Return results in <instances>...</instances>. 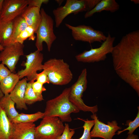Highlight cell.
<instances>
[{
  "label": "cell",
  "instance_id": "obj_1",
  "mask_svg": "<svg viewBox=\"0 0 139 139\" xmlns=\"http://www.w3.org/2000/svg\"><path fill=\"white\" fill-rule=\"evenodd\" d=\"M119 77L139 95V30L123 36L111 53Z\"/></svg>",
  "mask_w": 139,
  "mask_h": 139
},
{
  "label": "cell",
  "instance_id": "obj_2",
  "mask_svg": "<svg viewBox=\"0 0 139 139\" xmlns=\"http://www.w3.org/2000/svg\"><path fill=\"white\" fill-rule=\"evenodd\" d=\"M71 90V87L66 88L58 96L46 102L44 117H57L63 122L72 121L71 114L80 110L69 100Z\"/></svg>",
  "mask_w": 139,
  "mask_h": 139
},
{
  "label": "cell",
  "instance_id": "obj_3",
  "mask_svg": "<svg viewBox=\"0 0 139 139\" xmlns=\"http://www.w3.org/2000/svg\"><path fill=\"white\" fill-rule=\"evenodd\" d=\"M49 83L62 85L68 84L72 80L73 74L69 65L62 59L51 58L43 65Z\"/></svg>",
  "mask_w": 139,
  "mask_h": 139
},
{
  "label": "cell",
  "instance_id": "obj_4",
  "mask_svg": "<svg viewBox=\"0 0 139 139\" xmlns=\"http://www.w3.org/2000/svg\"><path fill=\"white\" fill-rule=\"evenodd\" d=\"M40 13L41 20L35 32L36 34L35 46L37 50L41 51L43 50V44L44 42L47 45L48 51L50 52L57 38L54 32V20L43 8L40 9Z\"/></svg>",
  "mask_w": 139,
  "mask_h": 139
},
{
  "label": "cell",
  "instance_id": "obj_5",
  "mask_svg": "<svg viewBox=\"0 0 139 139\" xmlns=\"http://www.w3.org/2000/svg\"><path fill=\"white\" fill-rule=\"evenodd\" d=\"M87 72L86 68L83 69L76 81L71 86L69 99L70 102L80 110L95 113L98 110L97 105L90 107L84 103L82 98L83 93L87 87Z\"/></svg>",
  "mask_w": 139,
  "mask_h": 139
},
{
  "label": "cell",
  "instance_id": "obj_6",
  "mask_svg": "<svg viewBox=\"0 0 139 139\" xmlns=\"http://www.w3.org/2000/svg\"><path fill=\"white\" fill-rule=\"evenodd\" d=\"M65 126L56 117H45L35 128V139H57L63 133Z\"/></svg>",
  "mask_w": 139,
  "mask_h": 139
},
{
  "label": "cell",
  "instance_id": "obj_7",
  "mask_svg": "<svg viewBox=\"0 0 139 139\" xmlns=\"http://www.w3.org/2000/svg\"><path fill=\"white\" fill-rule=\"evenodd\" d=\"M115 39V38L111 37L109 32L106 39L100 47L84 51L75 56L76 59L78 62L85 63H93L105 60L107 55L111 52Z\"/></svg>",
  "mask_w": 139,
  "mask_h": 139
},
{
  "label": "cell",
  "instance_id": "obj_8",
  "mask_svg": "<svg viewBox=\"0 0 139 139\" xmlns=\"http://www.w3.org/2000/svg\"><path fill=\"white\" fill-rule=\"evenodd\" d=\"M90 10L89 0H67L63 6H59L53 11L56 27L58 28L65 18L70 14H76Z\"/></svg>",
  "mask_w": 139,
  "mask_h": 139
},
{
  "label": "cell",
  "instance_id": "obj_9",
  "mask_svg": "<svg viewBox=\"0 0 139 139\" xmlns=\"http://www.w3.org/2000/svg\"><path fill=\"white\" fill-rule=\"evenodd\" d=\"M65 25L71 31L73 39L76 41L90 44L95 42H102L107 37L102 31L95 30L91 26L84 25L73 26L65 23Z\"/></svg>",
  "mask_w": 139,
  "mask_h": 139
},
{
  "label": "cell",
  "instance_id": "obj_10",
  "mask_svg": "<svg viewBox=\"0 0 139 139\" xmlns=\"http://www.w3.org/2000/svg\"><path fill=\"white\" fill-rule=\"evenodd\" d=\"M25 57L26 61L24 65L25 68L19 71L17 73L20 79L26 77L28 81H34L37 72L43 70V54L37 50L25 55Z\"/></svg>",
  "mask_w": 139,
  "mask_h": 139
},
{
  "label": "cell",
  "instance_id": "obj_11",
  "mask_svg": "<svg viewBox=\"0 0 139 139\" xmlns=\"http://www.w3.org/2000/svg\"><path fill=\"white\" fill-rule=\"evenodd\" d=\"M24 45L18 42L4 47L0 53V62L12 73H15L16 66L20 57L24 55Z\"/></svg>",
  "mask_w": 139,
  "mask_h": 139
},
{
  "label": "cell",
  "instance_id": "obj_12",
  "mask_svg": "<svg viewBox=\"0 0 139 139\" xmlns=\"http://www.w3.org/2000/svg\"><path fill=\"white\" fill-rule=\"evenodd\" d=\"M28 5V0H4L0 19L4 21H13L21 15Z\"/></svg>",
  "mask_w": 139,
  "mask_h": 139
},
{
  "label": "cell",
  "instance_id": "obj_13",
  "mask_svg": "<svg viewBox=\"0 0 139 139\" xmlns=\"http://www.w3.org/2000/svg\"><path fill=\"white\" fill-rule=\"evenodd\" d=\"M94 123L92 130L90 132L91 138L100 137L104 139H112L116 132L121 128L118 125L116 120L108 121L107 124L100 121L95 113L91 116Z\"/></svg>",
  "mask_w": 139,
  "mask_h": 139
},
{
  "label": "cell",
  "instance_id": "obj_14",
  "mask_svg": "<svg viewBox=\"0 0 139 139\" xmlns=\"http://www.w3.org/2000/svg\"><path fill=\"white\" fill-rule=\"evenodd\" d=\"M12 139H35V125L33 123H13Z\"/></svg>",
  "mask_w": 139,
  "mask_h": 139
},
{
  "label": "cell",
  "instance_id": "obj_15",
  "mask_svg": "<svg viewBox=\"0 0 139 139\" xmlns=\"http://www.w3.org/2000/svg\"><path fill=\"white\" fill-rule=\"evenodd\" d=\"M27 81L26 77L20 80L13 89L9 94L11 99L16 104V108L19 110L24 109L26 110L28 109L24 99Z\"/></svg>",
  "mask_w": 139,
  "mask_h": 139
},
{
  "label": "cell",
  "instance_id": "obj_16",
  "mask_svg": "<svg viewBox=\"0 0 139 139\" xmlns=\"http://www.w3.org/2000/svg\"><path fill=\"white\" fill-rule=\"evenodd\" d=\"M40 10L37 7L28 6L21 15L28 25L32 27L35 32L41 20Z\"/></svg>",
  "mask_w": 139,
  "mask_h": 139
},
{
  "label": "cell",
  "instance_id": "obj_17",
  "mask_svg": "<svg viewBox=\"0 0 139 139\" xmlns=\"http://www.w3.org/2000/svg\"><path fill=\"white\" fill-rule=\"evenodd\" d=\"M119 5L115 0H101L91 10L86 12L84 15L85 18L92 16L96 13L106 11L113 13L118 10Z\"/></svg>",
  "mask_w": 139,
  "mask_h": 139
},
{
  "label": "cell",
  "instance_id": "obj_18",
  "mask_svg": "<svg viewBox=\"0 0 139 139\" xmlns=\"http://www.w3.org/2000/svg\"><path fill=\"white\" fill-rule=\"evenodd\" d=\"M13 124L0 106V139H12Z\"/></svg>",
  "mask_w": 139,
  "mask_h": 139
},
{
  "label": "cell",
  "instance_id": "obj_19",
  "mask_svg": "<svg viewBox=\"0 0 139 139\" xmlns=\"http://www.w3.org/2000/svg\"><path fill=\"white\" fill-rule=\"evenodd\" d=\"M13 21H5L0 19V44L3 47L12 44Z\"/></svg>",
  "mask_w": 139,
  "mask_h": 139
},
{
  "label": "cell",
  "instance_id": "obj_20",
  "mask_svg": "<svg viewBox=\"0 0 139 139\" xmlns=\"http://www.w3.org/2000/svg\"><path fill=\"white\" fill-rule=\"evenodd\" d=\"M15 104L11 99L9 94H4L0 100V106L11 121L19 114L15 108Z\"/></svg>",
  "mask_w": 139,
  "mask_h": 139
},
{
  "label": "cell",
  "instance_id": "obj_21",
  "mask_svg": "<svg viewBox=\"0 0 139 139\" xmlns=\"http://www.w3.org/2000/svg\"><path fill=\"white\" fill-rule=\"evenodd\" d=\"M20 80L18 74L13 73L0 82V87L4 94H9Z\"/></svg>",
  "mask_w": 139,
  "mask_h": 139
},
{
  "label": "cell",
  "instance_id": "obj_22",
  "mask_svg": "<svg viewBox=\"0 0 139 139\" xmlns=\"http://www.w3.org/2000/svg\"><path fill=\"white\" fill-rule=\"evenodd\" d=\"M44 116V113L39 111L31 114L21 113L19 114L11 122L13 123H33L39 119L42 118Z\"/></svg>",
  "mask_w": 139,
  "mask_h": 139
},
{
  "label": "cell",
  "instance_id": "obj_23",
  "mask_svg": "<svg viewBox=\"0 0 139 139\" xmlns=\"http://www.w3.org/2000/svg\"><path fill=\"white\" fill-rule=\"evenodd\" d=\"M28 26L24 18L21 15L16 17L13 21L12 44L14 43L18 36Z\"/></svg>",
  "mask_w": 139,
  "mask_h": 139
},
{
  "label": "cell",
  "instance_id": "obj_24",
  "mask_svg": "<svg viewBox=\"0 0 139 139\" xmlns=\"http://www.w3.org/2000/svg\"><path fill=\"white\" fill-rule=\"evenodd\" d=\"M32 82L27 83L25 89L24 99L26 104L31 105L37 102L44 100L43 97L37 95L34 91L32 86Z\"/></svg>",
  "mask_w": 139,
  "mask_h": 139
},
{
  "label": "cell",
  "instance_id": "obj_25",
  "mask_svg": "<svg viewBox=\"0 0 139 139\" xmlns=\"http://www.w3.org/2000/svg\"><path fill=\"white\" fill-rule=\"evenodd\" d=\"M35 32V30L32 27L28 26L18 36L14 43L18 42L23 44L24 41L28 38L29 40H34L36 38L34 34Z\"/></svg>",
  "mask_w": 139,
  "mask_h": 139
},
{
  "label": "cell",
  "instance_id": "obj_26",
  "mask_svg": "<svg viewBox=\"0 0 139 139\" xmlns=\"http://www.w3.org/2000/svg\"><path fill=\"white\" fill-rule=\"evenodd\" d=\"M138 111L137 116L134 119L133 121L130 120H128L127 121L126 124L128 127L124 130L118 131L117 134L119 135L121 133L127 130H128V132L127 134H133L135 130L139 126V107H137Z\"/></svg>",
  "mask_w": 139,
  "mask_h": 139
},
{
  "label": "cell",
  "instance_id": "obj_27",
  "mask_svg": "<svg viewBox=\"0 0 139 139\" xmlns=\"http://www.w3.org/2000/svg\"><path fill=\"white\" fill-rule=\"evenodd\" d=\"M77 119L84 122V125L83 126L84 128V131L82 135L80 138L75 139H91V137L90 135V130L94 125V120H90L88 119L84 120L80 118H77Z\"/></svg>",
  "mask_w": 139,
  "mask_h": 139
},
{
  "label": "cell",
  "instance_id": "obj_28",
  "mask_svg": "<svg viewBox=\"0 0 139 139\" xmlns=\"http://www.w3.org/2000/svg\"><path fill=\"white\" fill-rule=\"evenodd\" d=\"M64 130L62 134L57 139H71L75 133L74 129L70 128L69 125L65 124Z\"/></svg>",
  "mask_w": 139,
  "mask_h": 139
},
{
  "label": "cell",
  "instance_id": "obj_29",
  "mask_svg": "<svg viewBox=\"0 0 139 139\" xmlns=\"http://www.w3.org/2000/svg\"><path fill=\"white\" fill-rule=\"evenodd\" d=\"M31 81L32 82V86L34 92L37 95L43 97L42 92L46 90L43 85L37 81Z\"/></svg>",
  "mask_w": 139,
  "mask_h": 139
},
{
  "label": "cell",
  "instance_id": "obj_30",
  "mask_svg": "<svg viewBox=\"0 0 139 139\" xmlns=\"http://www.w3.org/2000/svg\"><path fill=\"white\" fill-rule=\"evenodd\" d=\"M36 80L43 85L46 83H50L47 75L44 70L41 73L37 74Z\"/></svg>",
  "mask_w": 139,
  "mask_h": 139
},
{
  "label": "cell",
  "instance_id": "obj_31",
  "mask_svg": "<svg viewBox=\"0 0 139 139\" xmlns=\"http://www.w3.org/2000/svg\"><path fill=\"white\" fill-rule=\"evenodd\" d=\"M11 72L5 65L0 63V82L4 79L10 75Z\"/></svg>",
  "mask_w": 139,
  "mask_h": 139
},
{
  "label": "cell",
  "instance_id": "obj_32",
  "mask_svg": "<svg viewBox=\"0 0 139 139\" xmlns=\"http://www.w3.org/2000/svg\"><path fill=\"white\" fill-rule=\"evenodd\" d=\"M49 2L48 0H28V6L37 7L40 9L42 4H46Z\"/></svg>",
  "mask_w": 139,
  "mask_h": 139
},
{
  "label": "cell",
  "instance_id": "obj_33",
  "mask_svg": "<svg viewBox=\"0 0 139 139\" xmlns=\"http://www.w3.org/2000/svg\"><path fill=\"white\" fill-rule=\"evenodd\" d=\"M126 139H139L138 135L133 134H128L127 137Z\"/></svg>",
  "mask_w": 139,
  "mask_h": 139
},
{
  "label": "cell",
  "instance_id": "obj_34",
  "mask_svg": "<svg viewBox=\"0 0 139 139\" xmlns=\"http://www.w3.org/2000/svg\"><path fill=\"white\" fill-rule=\"evenodd\" d=\"M4 94L2 91L0 87V100L4 97Z\"/></svg>",
  "mask_w": 139,
  "mask_h": 139
},
{
  "label": "cell",
  "instance_id": "obj_35",
  "mask_svg": "<svg viewBox=\"0 0 139 139\" xmlns=\"http://www.w3.org/2000/svg\"><path fill=\"white\" fill-rule=\"evenodd\" d=\"M55 1L60 6L62 3L64 1V0H55Z\"/></svg>",
  "mask_w": 139,
  "mask_h": 139
},
{
  "label": "cell",
  "instance_id": "obj_36",
  "mask_svg": "<svg viewBox=\"0 0 139 139\" xmlns=\"http://www.w3.org/2000/svg\"><path fill=\"white\" fill-rule=\"evenodd\" d=\"M131 1L135 4H138L139 3V0H131Z\"/></svg>",
  "mask_w": 139,
  "mask_h": 139
},
{
  "label": "cell",
  "instance_id": "obj_37",
  "mask_svg": "<svg viewBox=\"0 0 139 139\" xmlns=\"http://www.w3.org/2000/svg\"><path fill=\"white\" fill-rule=\"evenodd\" d=\"M4 48V47H3V46H2L0 44V51H1L2 50H3Z\"/></svg>",
  "mask_w": 139,
  "mask_h": 139
},
{
  "label": "cell",
  "instance_id": "obj_38",
  "mask_svg": "<svg viewBox=\"0 0 139 139\" xmlns=\"http://www.w3.org/2000/svg\"><path fill=\"white\" fill-rule=\"evenodd\" d=\"M1 9H0V13Z\"/></svg>",
  "mask_w": 139,
  "mask_h": 139
}]
</instances>
